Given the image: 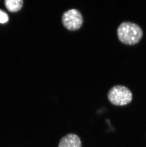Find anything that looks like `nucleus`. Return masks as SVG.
I'll use <instances>...</instances> for the list:
<instances>
[{
	"label": "nucleus",
	"mask_w": 146,
	"mask_h": 147,
	"mask_svg": "<svg viewBox=\"0 0 146 147\" xmlns=\"http://www.w3.org/2000/svg\"><path fill=\"white\" fill-rule=\"evenodd\" d=\"M108 98L114 105L123 106L129 104L132 100L131 91L125 86L115 85L109 90Z\"/></svg>",
	"instance_id": "nucleus-2"
},
{
	"label": "nucleus",
	"mask_w": 146,
	"mask_h": 147,
	"mask_svg": "<svg viewBox=\"0 0 146 147\" xmlns=\"http://www.w3.org/2000/svg\"><path fill=\"white\" fill-rule=\"evenodd\" d=\"M22 0H6L5 5L7 9L11 12H15L21 10L23 5Z\"/></svg>",
	"instance_id": "nucleus-5"
},
{
	"label": "nucleus",
	"mask_w": 146,
	"mask_h": 147,
	"mask_svg": "<svg viewBox=\"0 0 146 147\" xmlns=\"http://www.w3.org/2000/svg\"><path fill=\"white\" fill-rule=\"evenodd\" d=\"M117 35L122 43L132 45L141 40L143 36V31L138 24L130 22H124L119 26Z\"/></svg>",
	"instance_id": "nucleus-1"
},
{
	"label": "nucleus",
	"mask_w": 146,
	"mask_h": 147,
	"mask_svg": "<svg viewBox=\"0 0 146 147\" xmlns=\"http://www.w3.org/2000/svg\"><path fill=\"white\" fill-rule=\"evenodd\" d=\"M62 22L64 26L69 31H76L81 27L84 19L78 10L71 9L62 14Z\"/></svg>",
	"instance_id": "nucleus-3"
},
{
	"label": "nucleus",
	"mask_w": 146,
	"mask_h": 147,
	"mask_svg": "<svg viewBox=\"0 0 146 147\" xmlns=\"http://www.w3.org/2000/svg\"><path fill=\"white\" fill-rule=\"evenodd\" d=\"M58 147H82L81 141L77 135L70 133L61 139Z\"/></svg>",
	"instance_id": "nucleus-4"
},
{
	"label": "nucleus",
	"mask_w": 146,
	"mask_h": 147,
	"mask_svg": "<svg viewBox=\"0 0 146 147\" xmlns=\"http://www.w3.org/2000/svg\"><path fill=\"white\" fill-rule=\"evenodd\" d=\"M9 20L8 16L6 13L0 10V24H4Z\"/></svg>",
	"instance_id": "nucleus-6"
}]
</instances>
